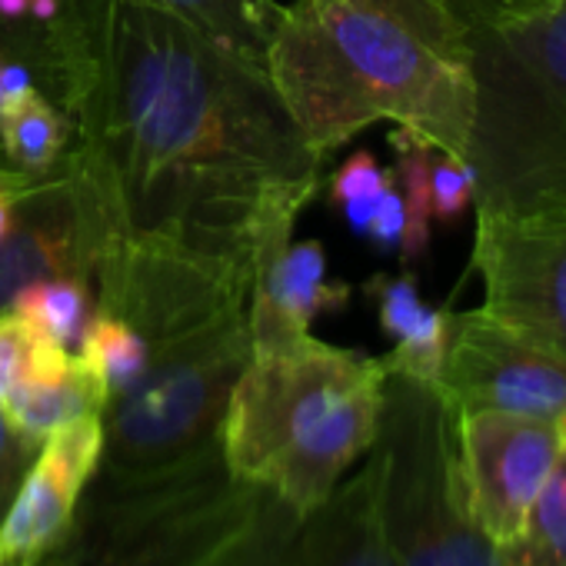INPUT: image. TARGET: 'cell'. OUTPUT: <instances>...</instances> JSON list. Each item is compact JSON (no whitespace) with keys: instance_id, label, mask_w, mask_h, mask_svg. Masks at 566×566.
<instances>
[{"instance_id":"12","label":"cell","mask_w":566,"mask_h":566,"mask_svg":"<svg viewBox=\"0 0 566 566\" xmlns=\"http://www.w3.org/2000/svg\"><path fill=\"white\" fill-rule=\"evenodd\" d=\"M94 237L81 213L71 177L54 167L18 200L14 223L0 240V311H11L21 291L38 280L77 276L94 283Z\"/></svg>"},{"instance_id":"10","label":"cell","mask_w":566,"mask_h":566,"mask_svg":"<svg viewBox=\"0 0 566 566\" xmlns=\"http://www.w3.org/2000/svg\"><path fill=\"white\" fill-rule=\"evenodd\" d=\"M566 447V420L503 410L457 413V473L473 520L506 543Z\"/></svg>"},{"instance_id":"20","label":"cell","mask_w":566,"mask_h":566,"mask_svg":"<svg viewBox=\"0 0 566 566\" xmlns=\"http://www.w3.org/2000/svg\"><path fill=\"white\" fill-rule=\"evenodd\" d=\"M390 147L397 154L394 170V184L403 197V210H407V230L400 240V256L407 263L420 260L427 253L430 243V223H433V210H430V157L437 147H430L423 137H417L413 130L397 127L390 134Z\"/></svg>"},{"instance_id":"17","label":"cell","mask_w":566,"mask_h":566,"mask_svg":"<svg viewBox=\"0 0 566 566\" xmlns=\"http://www.w3.org/2000/svg\"><path fill=\"white\" fill-rule=\"evenodd\" d=\"M154 4L256 64H263L270 31L283 8L276 0H154Z\"/></svg>"},{"instance_id":"13","label":"cell","mask_w":566,"mask_h":566,"mask_svg":"<svg viewBox=\"0 0 566 566\" xmlns=\"http://www.w3.org/2000/svg\"><path fill=\"white\" fill-rule=\"evenodd\" d=\"M350 304V287L327 276V253L317 240H294V227H273L253 250L247 324L253 347L311 334L321 314Z\"/></svg>"},{"instance_id":"6","label":"cell","mask_w":566,"mask_h":566,"mask_svg":"<svg viewBox=\"0 0 566 566\" xmlns=\"http://www.w3.org/2000/svg\"><path fill=\"white\" fill-rule=\"evenodd\" d=\"M247 311L150 344L144 374L107 400L101 476H144L220 443L237 377L250 364Z\"/></svg>"},{"instance_id":"1","label":"cell","mask_w":566,"mask_h":566,"mask_svg":"<svg viewBox=\"0 0 566 566\" xmlns=\"http://www.w3.org/2000/svg\"><path fill=\"white\" fill-rule=\"evenodd\" d=\"M71 117L61 157L94 250L184 247L253 256L297 227L324 160L266 67L154 0H64L48 28H0Z\"/></svg>"},{"instance_id":"8","label":"cell","mask_w":566,"mask_h":566,"mask_svg":"<svg viewBox=\"0 0 566 566\" xmlns=\"http://www.w3.org/2000/svg\"><path fill=\"white\" fill-rule=\"evenodd\" d=\"M210 566H397L384 536L374 467L344 476L307 513L263 493L247 530Z\"/></svg>"},{"instance_id":"25","label":"cell","mask_w":566,"mask_h":566,"mask_svg":"<svg viewBox=\"0 0 566 566\" xmlns=\"http://www.w3.org/2000/svg\"><path fill=\"white\" fill-rule=\"evenodd\" d=\"M38 447H41L38 440L24 437L4 413H0V516L8 513Z\"/></svg>"},{"instance_id":"19","label":"cell","mask_w":566,"mask_h":566,"mask_svg":"<svg viewBox=\"0 0 566 566\" xmlns=\"http://www.w3.org/2000/svg\"><path fill=\"white\" fill-rule=\"evenodd\" d=\"M11 311L41 327L44 334H51L61 347L77 350L94 317V283L77 276L38 280L18 294Z\"/></svg>"},{"instance_id":"18","label":"cell","mask_w":566,"mask_h":566,"mask_svg":"<svg viewBox=\"0 0 566 566\" xmlns=\"http://www.w3.org/2000/svg\"><path fill=\"white\" fill-rule=\"evenodd\" d=\"M496 559L500 566H566V447L516 536L496 543Z\"/></svg>"},{"instance_id":"14","label":"cell","mask_w":566,"mask_h":566,"mask_svg":"<svg viewBox=\"0 0 566 566\" xmlns=\"http://www.w3.org/2000/svg\"><path fill=\"white\" fill-rule=\"evenodd\" d=\"M367 294L377 304L384 334L394 340V350L380 357L387 374L440 387L450 340V311L423 304L413 273H377L367 280Z\"/></svg>"},{"instance_id":"26","label":"cell","mask_w":566,"mask_h":566,"mask_svg":"<svg viewBox=\"0 0 566 566\" xmlns=\"http://www.w3.org/2000/svg\"><path fill=\"white\" fill-rule=\"evenodd\" d=\"M457 11V18L467 24V31H483L493 24H503L510 18H520L533 8H539L543 0H447Z\"/></svg>"},{"instance_id":"22","label":"cell","mask_w":566,"mask_h":566,"mask_svg":"<svg viewBox=\"0 0 566 566\" xmlns=\"http://www.w3.org/2000/svg\"><path fill=\"white\" fill-rule=\"evenodd\" d=\"M67 347H61L51 334L34 327L14 311H0V400L18 390L38 370L64 360Z\"/></svg>"},{"instance_id":"29","label":"cell","mask_w":566,"mask_h":566,"mask_svg":"<svg viewBox=\"0 0 566 566\" xmlns=\"http://www.w3.org/2000/svg\"><path fill=\"white\" fill-rule=\"evenodd\" d=\"M0 170H11V167H8V164H4V160H0Z\"/></svg>"},{"instance_id":"16","label":"cell","mask_w":566,"mask_h":566,"mask_svg":"<svg viewBox=\"0 0 566 566\" xmlns=\"http://www.w3.org/2000/svg\"><path fill=\"white\" fill-rule=\"evenodd\" d=\"M71 140V117L41 87L0 101V160L14 174L28 180L51 177Z\"/></svg>"},{"instance_id":"4","label":"cell","mask_w":566,"mask_h":566,"mask_svg":"<svg viewBox=\"0 0 566 566\" xmlns=\"http://www.w3.org/2000/svg\"><path fill=\"white\" fill-rule=\"evenodd\" d=\"M476 74L473 207L566 203V0L470 31Z\"/></svg>"},{"instance_id":"21","label":"cell","mask_w":566,"mask_h":566,"mask_svg":"<svg viewBox=\"0 0 566 566\" xmlns=\"http://www.w3.org/2000/svg\"><path fill=\"white\" fill-rule=\"evenodd\" d=\"M74 354H81L101 374L111 397H117L144 374V367L150 360V344L120 317L94 311V317L84 331V340Z\"/></svg>"},{"instance_id":"5","label":"cell","mask_w":566,"mask_h":566,"mask_svg":"<svg viewBox=\"0 0 566 566\" xmlns=\"http://www.w3.org/2000/svg\"><path fill=\"white\" fill-rule=\"evenodd\" d=\"M263 490L230 476L220 443L144 476H94L44 566H210Z\"/></svg>"},{"instance_id":"24","label":"cell","mask_w":566,"mask_h":566,"mask_svg":"<svg viewBox=\"0 0 566 566\" xmlns=\"http://www.w3.org/2000/svg\"><path fill=\"white\" fill-rule=\"evenodd\" d=\"M473 190H476L473 167L453 154L433 150V157H430V210H433V220H443V223L457 220L473 203Z\"/></svg>"},{"instance_id":"28","label":"cell","mask_w":566,"mask_h":566,"mask_svg":"<svg viewBox=\"0 0 566 566\" xmlns=\"http://www.w3.org/2000/svg\"><path fill=\"white\" fill-rule=\"evenodd\" d=\"M34 180L14 174V170H0V240L8 237L11 223H14V210H18V200L24 197V190L31 187Z\"/></svg>"},{"instance_id":"11","label":"cell","mask_w":566,"mask_h":566,"mask_svg":"<svg viewBox=\"0 0 566 566\" xmlns=\"http://www.w3.org/2000/svg\"><path fill=\"white\" fill-rule=\"evenodd\" d=\"M101 450V417H81L41 440L8 513L0 516V566H44L51 559L97 476Z\"/></svg>"},{"instance_id":"27","label":"cell","mask_w":566,"mask_h":566,"mask_svg":"<svg viewBox=\"0 0 566 566\" xmlns=\"http://www.w3.org/2000/svg\"><path fill=\"white\" fill-rule=\"evenodd\" d=\"M403 230H407L403 197H400L397 184H390V187H387V193L380 197L377 210H374V220H370L367 237H370L380 250H397V247H400V240H403Z\"/></svg>"},{"instance_id":"3","label":"cell","mask_w":566,"mask_h":566,"mask_svg":"<svg viewBox=\"0 0 566 566\" xmlns=\"http://www.w3.org/2000/svg\"><path fill=\"white\" fill-rule=\"evenodd\" d=\"M387 367L314 334L253 347L220 427L223 463L297 513L324 503L380 430Z\"/></svg>"},{"instance_id":"23","label":"cell","mask_w":566,"mask_h":566,"mask_svg":"<svg viewBox=\"0 0 566 566\" xmlns=\"http://www.w3.org/2000/svg\"><path fill=\"white\" fill-rule=\"evenodd\" d=\"M394 184V170H384L377 164L374 154L367 150H357L334 177H331V200L340 207L347 227L357 233V237H367L370 230V220H374V210L380 203V197L387 193V187Z\"/></svg>"},{"instance_id":"7","label":"cell","mask_w":566,"mask_h":566,"mask_svg":"<svg viewBox=\"0 0 566 566\" xmlns=\"http://www.w3.org/2000/svg\"><path fill=\"white\" fill-rule=\"evenodd\" d=\"M470 266L486 314L566 357V203L476 210Z\"/></svg>"},{"instance_id":"30","label":"cell","mask_w":566,"mask_h":566,"mask_svg":"<svg viewBox=\"0 0 566 566\" xmlns=\"http://www.w3.org/2000/svg\"><path fill=\"white\" fill-rule=\"evenodd\" d=\"M0 64H4V51H0Z\"/></svg>"},{"instance_id":"15","label":"cell","mask_w":566,"mask_h":566,"mask_svg":"<svg viewBox=\"0 0 566 566\" xmlns=\"http://www.w3.org/2000/svg\"><path fill=\"white\" fill-rule=\"evenodd\" d=\"M107 400L111 390L101 374L81 354H67L64 360L38 370L18 390H11L0 400V413L24 437L41 443L64 423H74L81 417H101Z\"/></svg>"},{"instance_id":"9","label":"cell","mask_w":566,"mask_h":566,"mask_svg":"<svg viewBox=\"0 0 566 566\" xmlns=\"http://www.w3.org/2000/svg\"><path fill=\"white\" fill-rule=\"evenodd\" d=\"M440 394L453 413L503 410L566 420V357L516 334L483 307L450 314Z\"/></svg>"},{"instance_id":"2","label":"cell","mask_w":566,"mask_h":566,"mask_svg":"<svg viewBox=\"0 0 566 566\" xmlns=\"http://www.w3.org/2000/svg\"><path fill=\"white\" fill-rule=\"evenodd\" d=\"M263 67L321 154L394 120L470 164L473 44L447 0H294L280 8Z\"/></svg>"}]
</instances>
